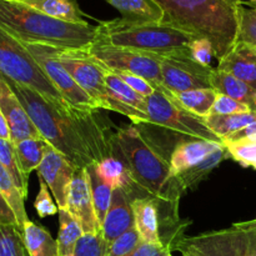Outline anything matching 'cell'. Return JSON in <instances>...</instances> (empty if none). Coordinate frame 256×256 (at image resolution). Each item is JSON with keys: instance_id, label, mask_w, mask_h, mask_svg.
I'll list each match as a JSON object with an SVG mask.
<instances>
[{"instance_id": "4dcf8cb0", "label": "cell", "mask_w": 256, "mask_h": 256, "mask_svg": "<svg viewBox=\"0 0 256 256\" xmlns=\"http://www.w3.org/2000/svg\"><path fill=\"white\" fill-rule=\"evenodd\" d=\"M0 192L4 195L5 200L14 212L20 230L22 232L24 224L29 220L28 219L26 210H25V198L22 196L20 190L15 185L14 180L8 174L6 170L2 166V164H0Z\"/></svg>"}, {"instance_id": "484cf974", "label": "cell", "mask_w": 256, "mask_h": 256, "mask_svg": "<svg viewBox=\"0 0 256 256\" xmlns=\"http://www.w3.org/2000/svg\"><path fill=\"white\" fill-rule=\"evenodd\" d=\"M226 156H229L226 149H225L224 145H220V146L216 148L214 152H210L202 162H199L196 166H194L192 169L180 174L179 176H178V179H179L180 184L184 188L185 192L189 189H195L202 180H205L209 176L210 172H212Z\"/></svg>"}, {"instance_id": "4316f807", "label": "cell", "mask_w": 256, "mask_h": 256, "mask_svg": "<svg viewBox=\"0 0 256 256\" xmlns=\"http://www.w3.org/2000/svg\"><path fill=\"white\" fill-rule=\"evenodd\" d=\"M98 175L106 182L108 185L115 189H125L129 192L132 190V182L130 178L129 170L124 162L116 156H109L95 164Z\"/></svg>"}, {"instance_id": "7402d4cb", "label": "cell", "mask_w": 256, "mask_h": 256, "mask_svg": "<svg viewBox=\"0 0 256 256\" xmlns=\"http://www.w3.org/2000/svg\"><path fill=\"white\" fill-rule=\"evenodd\" d=\"M28 256H59L58 242L45 228L28 220L22 228Z\"/></svg>"}, {"instance_id": "f6af8a7d", "label": "cell", "mask_w": 256, "mask_h": 256, "mask_svg": "<svg viewBox=\"0 0 256 256\" xmlns=\"http://www.w3.org/2000/svg\"><path fill=\"white\" fill-rule=\"evenodd\" d=\"M249 136H256V122H252V124L248 125V126L244 128V129L234 132V134H232L230 136L225 138V139L222 140V142H234V140H239V139H242V138H249Z\"/></svg>"}, {"instance_id": "30bf717a", "label": "cell", "mask_w": 256, "mask_h": 256, "mask_svg": "<svg viewBox=\"0 0 256 256\" xmlns=\"http://www.w3.org/2000/svg\"><path fill=\"white\" fill-rule=\"evenodd\" d=\"M58 60L72 79L88 92L100 109H104L108 99L105 76L109 70L94 59L86 50H58Z\"/></svg>"}, {"instance_id": "5b68a950", "label": "cell", "mask_w": 256, "mask_h": 256, "mask_svg": "<svg viewBox=\"0 0 256 256\" xmlns=\"http://www.w3.org/2000/svg\"><path fill=\"white\" fill-rule=\"evenodd\" d=\"M96 42L128 48L159 58L189 56L196 35L162 22H130L124 19L102 22Z\"/></svg>"}, {"instance_id": "b9f144b4", "label": "cell", "mask_w": 256, "mask_h": 256, "mask_svg": "<svg viewBox=\"0 0 256 256\" xmlns=\"http://www.w3.org/2000/svg\"><path fill=\"white\" fill-rule=\"evenodd\" d=\"M118 75L119 78H122L132 90H135L136 92H139L140 95H142L144 98H149L150 95L154 94L156 92V89L154 88V85L150 82H148L144 78L139 76L136 74H132V72H112Z\"/></svg>"}, {"instance_id": "f35d334b", "label": "cell", "mask_w": 256, "mask_h": 256, "mask_svg": "<svg viewBox=\"0 0 256 256\" xmlns=\"http://www.w3.org/2000/svg\"><path fill=\"white\" fill-rule=\"evenodd\" d=\"M189 56L192 62L205 68H212V60L215 58L212 42L205 38L192 40L189 46Z\"/></svg>"}, {"instance_id": "d590c367", "label": "cell", "mask_w": 256, "mask_h": 256, "mask_svg": "<svg viewBox=\"0 0 256 256\" xmlns=\"http://www.w3.org/2000/svg\"><path fill=\"white\" fill-rule=\"evenodd\" d=\"M238 42L249 44L256 49V8H246L242 2L239 5Z\"/></svg>"}, {"instance_id": "d6a6232c", "label": "cell", "mask_w": 256, "mask_h": 256, "mask_svg": "<svg viewBox=\"0 0 256 256\" xmlns=\"http://www.w3.org/2000/svg\"><path fill=\"white\" fill-rule=\"evenodd\" d=\"M222 145L234 162H239L244 168H252L256 170V136L225 142Z\"/></svg>"}, {"instance_id": "e0dca14e", "label": "cell", "mask_w": 256, "mask_h": 256, "mask_svg": "<svg viewBox=\"0 0 256 256\" xmlns=\"http://www.w3.org/2000/svg\"><path fill=\"white\" fill-rule=\"evenodd\" d=\"M222 145V142H208V140L189 139L180 142L169 158L170 166L175 176H179L182 172L192 169L199 162H202L210 152Z\"/></svg>"}, {"instance_id": "1f68e13d", "label": "cell", "mask_w": 256, "mask_h": 256, "mask_svg": "<svg viewBox=\"0 0 256 256\" xmlns=\"http://www.w3.org/2000/svg\"><path fill=\"white\" fill-rule=\"evenodd\" d=\"M0 164L8 172V174L14 180L15 185L22 196L26 199L28 188H29V179L24 176L22 169H20L19 162H18L16 152H15L14 144L9 140L0 139Z\"/></svg>"}, {"instance_id": "e575fe53", "label": "cell", "mask_w": 256, "mask_h": 256, "mask_svg": "<svg viewBox=\"0 0 256 256\" xmlns=\"http://www.w3.org/2000/svg\"><path fill=\"white\" fill-rule=\"evenodd\" d=\"M0 256H28L22 232L14 225H0Z\"/></svg>"}, {"instance_id": "ba28073f", "label": "cell", "mask_w": 256, "mask_h": 256, "mask_svg": "<svg viewBox=\"0 0 256 256\" xmlns=\"http://www.w3.org/2000/svg\"><path fill=\"white\" fill-rule=\"evenodd\" d=\"M88 52L110 72H128L136 74L152 82L156 92L170 95L162 84L160 65L162 58L102 42H95L88 49Z\"/></svg>"}, {"instance_id": "7a4b0ae2", "label": "cell", "mask_w": 256, "mask_h": 256, "mask_svg": "<svg viewBox=\"0 0 256 256\" xmlns=\"http://www.w3.org/2000/svg\"><path fill=\"white\" fill-rule=\"evenodd\" d=\"M112 142V155L129 170L132 182L130 194L134 198L135 192H140L138 198H149L156 204L162 229L166 234L169 232L168 244L172 246L175 240L184 234L179 206L185 190L172 172L169 160L135 126L116 129Z\"/></svg>"}, {"instance_id": "c3c4849f", "label": "cell", "mask_w": 256, "mask_h": 256, "mask_svg": "<svg viewBox=\"0 0 256 256\" xmlns=\"http://www.w3.org/2000/svg\"><path fill=\"white\" fill-rule=\"evenodd\" d=\"M170 256H172V255H170Z\"/></svg>"}, {"instance_id": "8992f818", "label": "cell", "mask_w": 256, "mask_h": 256, "mask_svg": "<svg viewBox=\"0 0 256 256\" xmlns=\"http://www.w3.org/2000/svg\"><path fill=\"white\" fill-rule=\"evenodd\" d=\"M0 74L8 80L29 88L58 109H72L22 42L0 28Z\"/></svg>"}, {"instance_id": "8d00e7d4", "label": "cell", "mask_w": 256, "mask_h": 256, "mask_svg": "<svg viewBox=\"0 0 256 256\" xmlns=\"http://www.w3.org/2000/svg\"><path fill=\"white\" fill-rule=\"evenodd\" d=\"M109 246L102 232L96 234H84L78 242L72 256H108Z\"/></svg>"}, {"instance_id": "bcb514c9", "label": "cell", "mask_w": 256, "mask_h": 256, "mask_svg": "<svg viewBox=\"0 0 256 256\" xmlns=\"http://www.w3.org/2000/svg\"><path fill=\"white\" fill-rule=\"evenodd\" d=\"M0 139L2 140H9L12 142V135H10V128L8 124L6 119L2 115V110H0Z\"/></svg>"}, {"instance_id": "836d02e7", "label": "cell", "mask_w": 256, "mask_h": 256, "mask_svg": "<svg viewBox=\"0 0 256 256\" xmlns=\"http://www.w3.org/2000/svg\"><path fill=\"white\" fill-rule=\"evenodd\" d=\"M172 249L178 250L182 256H219L210 246L205 232L192 236L182 234L174 242Z\"/></svg>"}, {"instance_id": "ac0fdd59", "label": "cell", "mask_w": 256, "mask_h": 256, "mask_svg": "<svg viewBox=\"0 0 256 256\" xmlns=\"http://www.w3.org/2000/svg\"><path fill=\"white\" fill-rule=\"evenodd\" d=\"M135 229L144 242H162L159 209L149 198H132Z\"/></svg>"}, {"instance_id": "5bb4252c", "label": "cell", "mask_w": 256, "mask_h": 256, "mask_svg": "<svg viewBox=\"0 0 256 256\" xmlns=\"http://www.w3.org/2000/svg\"><path fill=\"white\" fill-rule=\"evenodd\" d=\"M0 110L9 124L12 144L32 138H42L22 102L2 75H0Z\"/></svg>"}, {"instance_id": "2e32d148", "label": "cell", "mask_w": 256, "mask_h": 256, "mask_svg": "<svg viewBox=\"0 0 256 256\" xmlns=\"http://www.w3.org/2000/svg\"><path fill=\"white\" fill-rule=\"evenodd\" d=\"M218 69L234 75L256 90V49L249 44L238 42L220 60Z\"/></svg>"}, {"instance_id": "f1b7e54d", "label": "cell", "mask_w": 256, "mask_h": 256, "mask_svg": "<svg viewBox=\"0 0 256 256\" xmlns=\"http://www.w3.org/2000/svg\"><path fill=\"white\" fill-rule=\"evenodd\" d=\"M105 85H106L108 95L114 99L119 100L122 104L135 108L136 110L146 114V98L140 95L135 90H132L122 78L118 76L115 72H108L105 76Z\"/></svg>"}, {"instance_id": "74e56055", "label": "cell", "mask_w": 256, "mask_h": 256, "mask_svg": "<svg viewBox=\"0 0 256 256\" xmlns=\"http://www.w3.org/2000/svg\"><path fill=\"white\" fill-rule=\"evenodd\" d=\"M142 242V240L139 232L135 226H132L110 244L108 256H126L134 252Z\"/></svg>"}, {"instance_id": "9a60e30c", "label": "cell", "mask_w": 256, "mask_h": 256, "mask_svg": "<svg viewBox=\"0 0 256 256\" xmlns=\"http://www.w3.org/2000/svg\"><path fill=\"white\" fill-rule=\"evenodd\" d=\"M132 202V196L128 190L115 189L112 192V205L102 225V234L109 245L135 226Z\"/></svg>"}, {"instance_id": "3957f363", "label": "cell", "mask_w": 256, "mask_h": 256, "mask_svg": "<svg viewBox=\"0 0 256 256\" xmlns=\"http://www.w3.org/2000/svg\"><path fill=\"white\" fill-rule=\"evenodd\" d=\"M164 12L160 22L210 40L222 60L238 42L240 0H154Z\"/></svg>"}, {"instance_id": "d4e9b609", "label": "cell", "mask_w": 256, "mask_h": 256, "mask_svg": "<svg viewBox=\"0 0 256 256\" xmlns=\"http://www.w3.org/2000/svg\"><path fill=\"white\" fill-rule=\"evenodd\" d=\"M202 122L222 142L225 138L256 122V112L230 115H209L204 118Z\"/></svg>"}, {"instance_id": "ffe728a7", "label": "cell", "mask_w": 256, "mask_h": 256, "mask_svg": "<svg viewBox=\"0 0 256 256\" xmlns=\"http://www.w3.org/2000/svg\"><path fill=\"white\" fill-rule=\"evenodd\" d=\"M130 22H160L164 12L154 0H105Z\"/></svg>"}, {"instance_id": "ab89813d", "label": "cell", "mask_w": 256, "mask_h": 256, "mask_svg": "<svg viewBox=\"0 0 256 256\" xmlns=\"http://www.w3.org/2000/svg\"><path fill=\"white\" fill-rule=\"evenodd\" d=\"M34 208L36 210V214L39 218H46L52 216V215L59 212V208H58L56 202H54L52 194L50 192L49 188L45 184L42 180L39 179V192H38L36 198L34 202Z\"/></svg>"}, {"instance_id": "52a82bcc", "label": "cell", "mask_w": 256, "mask_h": 256, "mask_svg": "<svg viewBox=\"0 0 256 256\" xmlns=\"http://www.w3.org/2000/svg\"><path fill=\"white\" fill-rule=\"evenodd\" d=\"M148 124L164 128L170 132H178L189 139L208 140V142H222L202 118L190 114L176 104L170 95L162 92H155L146 98Z\"/></svg>"}, {"instance_id": "83f0119b", "label": "cell", "mask_w": 256, "mask_h": 256, "mask_svg": "<svg viewBox=\"0 0 256 256\" xmlns=\"http://www.w3.org/2000/svg\"><path fill=\"white\" fill-rule=\"evenodd\" d=\"M84 235L82 226L66 209H59V232H58V248L59 256H72L75 246L80 238Z\"/></svg>"}, {"instance_id": "603a6c76", "label": "cell", "mask_w": 256, "mask_h": 256, "mask_svg": "<svg viewBox=\"0 0 256 256\" xmlns=\"http://www.w3.org/2000/svg\"><path fill=\"white\" fill-rule=\"evenodd\" d=\"M170 96L179 106L198 118L209 116L212 105L218 96V92L212 88L206 89H192L182 92H172Z\"/></svg>"}, {"instance_id": "60d3db41", "label": "cell", "mask_w": 256, "mask_h": 256, "mask_svg": "<svg viewBox=\"0 0 256 256\" xmlns=\"http://www.w3.org/2000/svg\"><path fill=\"white\" fill-rule=\"evenodd\" d=\"M252 110L242 102L232 99L226 95L218 94L210 115H230V114H242V112H249Z\"/></svg>"}, {"instance_id": "cb8c5ba5", "label": "cell", "mask_w": 256, "mask_h": 256, "mask_svg": "<svg viewBox=\"0 0 256 256\" xmlns=\"http://www.w3.org/2000/svg\"><path fill=\"white\" fill-rule=\"evenodd\" d=\"M50 148V144L42 138H32L25 139L19 142H15L14 149L16 152L18 162H19L20 169L25 178L29 179L32 172L36 170L42 164L45 156V152Z\"/></svg>"}, {"instance_id": "ee69618b", "label": "cell", "mask_w": 256, "mask_h": 256, "mask_svg": "<svg viewBox=\"0 0 256 256\" xmlns=\"http://www.w3.org/2000/svg\"><path fill=\"white\" fill-rule=\"evenodd\" d=\"M0 225H14V226L19 228L16 216H15L14 212L10 208V205L5 200L2 192H0Z\"/></svg>"}, {"instance_id": "7bdbcfd3", "label": "cell", "mask_w": 256, "mask_h": 256, "mask_svg": "<svg viewBox=\"0 0 256 256\" xmlns=\"http://www.w3.org/2000/svg\"><path fill=\"white\" fill-rule=\"evenodd\" d=\"M172 252V246L170 244L165 242L152 244V242H142L134 252L126 256H170Z\"/></svg>"}, {"instance_id": "44dd1931", "label": "cell", "mask_w": 256, "mask_h": 256, "mask_svg": "<svg viewBox=\"0 0 256 256\" xmlns=\"http://www.w3.org/2000/svg\"><path fill=\"white\" fill-rule=\"evenodd\" d=\"M22 4L38 10L45 15L62 22L84 24L88 16L79 6L78 0H19Z\"/></svg>"}, {"instance_id": "277c9868", "label": "cell", "mask_w": 256, "mask_h": 256, "mask_svg": "<svg viewBox=\"0 0 256 256\" xmlns=\"http://www.w3.org/2000/svg\"><path fill=\"white\" fill-rule=\"evenodd\" d=\"M0 28L22 42L45 44L64 50H86L99 36L98 25L54 19L19 0H0Z\"/></svg>"}, {"instance_id": "9c48e42d", "label": "cell", "mask_w": 256, "mask_h": 256, "mask_svg": "<svg viewBox=\"0 0 256 256\" xmlns=\"http://www.w3.org/2000/svg\"><path fill=\"white\" fill-rule=\"evenodd\" d=\"M29 50L42 72H45L50 82L54 84L58 92L62 94L65 102L72 109L86 112H98L100 110L98 102L79 86L72 75L65 70V68L58 60V48L36 42H22Z\"/></svg>"}, {"instance_id": "f546056e", "label": "cell", "mask_w": 256, "mask_h": 256, "mask_svg": "<svg viewBox=\"0 0 256 256\" xmlns=\"http://www.w3.org/2000/svg\"><path fill=\"white\" fill-rule=\"evenodd\" d=\"M88 172H89L90 184H92L94 210L95 214H96L98 222H99L100 229H102V222H104L105 216H106L110 205H112V192H114V190L98 175L96 169H95V164L88 166Z\"/></svg>"}, {"instance_id": "7dc6e473", "label": "cell", "mask_w": 256, "mask_h": 256, "mask_svg": "<svg viewBox=\"0 0 256 256\" xmlns=\"http://www.w3.org/2000/svg\"><path fill=\"white\" fill-rule=\"evenodd\" d=\"M248 4H250V5H256V0H248Z\"/></svg>"}, {"instance_id": "4fadbf2b", "label": "cell", "mask_w": 256, "mask_h": 256, "mask_svg": "<svg viewBox=\"0 0 256 256\" xmlns=\"http://www.w3.org/2000/svg\"><path fill=\"white\" fill-rule=\"evenodd\" d=\"M66 210L76 219L84 234L102 232L92 202V184L88 168L76 169L68 194Z\"/></svg>"}, {"instance_id": "8fae6325", "label": "cell", "mask_w": 256, "mask_h": 256, "mask_svg": "<svg viewBox=\"0 0 256 256\" xmlns=\"http://www.w3.org/2000/svg\"><path fill=\"white\" fill-rule=\"evenodd\" d=\"M162 84L166 92H182L192 89H206L210 86V72L212 68L196 64L190 56L162 58Z\"/></svg>"}, {"instance_id": "d6986e66", "label": "cell", "mask_w": 256, "mask_h": 256, "mask_svg": "<svg viewBox=\"0 0 256 256\" xmlns=\"http://www.w3.org/2000/svg\"><path fill=\"white\" fill-rule=\"evenodd\" d=\"M210 86L218 94L226 95L249 106L252 112H256V90L234 75L212 68L210 72Z\"/></svg>"}, {"instance_id": "6da1fadb", "label": "cell", "mask_w": 256, "mask_h": 256, "mask_svg": "<svg viewBox=\"0 0 256 256\" xmlns=\"http://www.w3.org/2000/svg\"><path fill=\"white\" fill-rule=\"evenodd\" d=\"M42 138L76 169L112 156V132L98 112L58 109L29 88L8 80Z\"/></svg>"}, {"instance_id": "7c38bea8", "label": "cell", "mask_w": 256, "mask_h": 256, "mask_svg": "<svg viewBox=\"0 0 256 256\" xmlns=\"http://www.w3.org/2000/svg\"><path fill=\"white\" fill-rule=\"evenodd\" d=\"M75 172L76 168L52 146L46 150L36 169L38 176L48 185L59 209H66L68 194Z\"/></svg>"}, {"instance_id": "681fc988", "label": "cell", "mask_w": 256, "mask_h": 256, "mask_svg": "<svg viewBox=\"0 0 256 256\" xmlns=\"http://www.w3.org/2000/svg\"><path fill=\"white\" fill-rule=\"evenodd\" d=\"M0 75H2V74H0Z\"/></svg>"}]
</instances>
